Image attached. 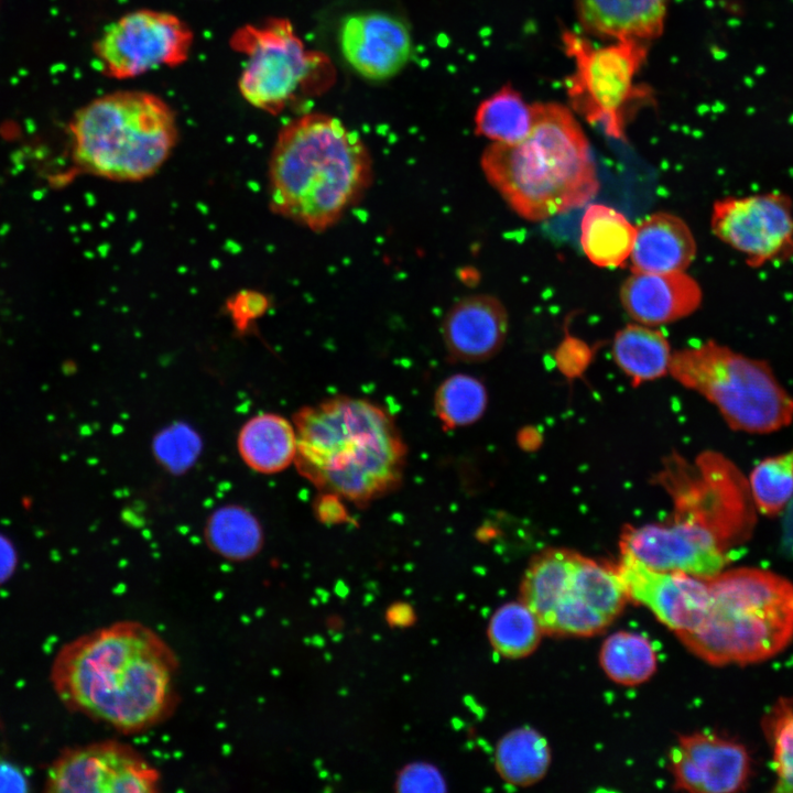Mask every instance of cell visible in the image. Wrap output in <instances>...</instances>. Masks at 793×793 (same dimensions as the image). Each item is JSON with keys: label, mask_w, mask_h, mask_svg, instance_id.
Here are the masks:
<instances>
[{"label": "cell", "mask_w": 793, "mask_h": 793, "mask_svg": "<svg viewBox=\"0 0 793 793\" xmlns=\"http://www.w3.org/2000/svg\"><path fill=\"white\" fill-rule=\"evenodd\" d=\"M714 235L741 253L749 265L793 256V203L780 192L726 197L715 202Z\"/></svg>", "instance_id": "obj_12"}, {"label": "cell", "mask_w": 793, "mask_h": 793, "mask_svg": "<svg viewBox=\"0 0 793 793\" xmlns=\"http://www.w3.org/2000/svg\"><path fill=\"white\" fill-rule=\"evenodd\" d=\"M636 227L620 211L590 205L580 224V243L587 258L601 268H617L630 257Z\"/></svg>", "instance_id": "obj_23"}, {"label": "cell", "mask_w": 793, "mask_h": 793, "mask_svg": "<svg viewBox=\"0 0 793 793\" xmlns=\"http://www.w3.org/2000/svg\"><path fill=\"white\" fill-rule=\"evenodd\" d=\"M199 439L184 427L174 426L162 432L154 442L157 459L173 471L184 470L198 453Z\"/></svg>", "instance_id": "obj_33"}, {"label": "cell", "mask_w": 793, "mask_h": 793, "mask_svg": "<svg viewBox=\"0 0 793 793\" xmlns=\"http://www.w3.org/2000/svg\"><path fill=\"white\" fill-rule=\"evenodd\" d=\"M616 572L627 597L649 608L676 634L695 630L705 619L710 604L707 580L655 571L624 552Z\"/></svg>", "instance_id": "obj_15"}, {"label": "cell", "mask_w": 793, "mask_h": 793, "mask_svg": "<svg viewBox=\"0 0 793 793\" xmlns=\"http://www.w3.org/2000/svg\"><path fill=\"white\" fill-rule=\"evenodd\" d=\"M398 792H445L446 781L435 765L428 762H413L405 765L395 780Z\"/></svg>", "instance_id": "obj_34"}, {"label": "cell", "mask_w": 793, "mask_h": 793, "mask_svg": "<svg viewBox=\"0 0 793 793\" xmlns=\"http://www.w3.org/2000/svg\"><path fill=\"white\" fill-rule=\"evenodd\" d=\"M372 160L340 120L306 113L280 131L269 161L273 213L315 232L340 220L369 188Z\"/></svg>", "instance_id": "obj_3"}, {"label": "cell", "mask_w": 793, "mask_h": 793, "mask_svg": "<svg viewBox=\"0 0 793 793\" xmlns=\"http://www.w3.org/2000/svg\"><path fill=\"white\" fill-rule=\"evenodd\" d=\"M69 128L77 167L116 182H140L154 175L177 140L170 106L144 91L97 98L75 113Z\"/></svg>", "instance_id": "obj_6"}, {"label": "cell", "mask_w": 793, "mask_h": 793, "mask_svg": "<svg viewBox=\"0 0 793 793\" xmlns=\"http://www.w3.org/2000/svg\"><path fill=\"white\" fill-rule=\"evenodd\" d=\"M612 355L634 387L664 377L672 358L670 344L662 332L634 324L616 334Z\"/></svg>", "instance_id": "obj_24"}, {"label": "cell", "mask_w": 793, "mask_h": 793, "mask_svg": "<svg viewBox=\"0 0 793 793\" xmlns=\"http://www.w3.org/2000/svg\"><path fill=\"white\" fill-rule=\"evenodd\" d=\"M534 104L525 101L511 85L484 99L475 113V132L492 142L517 143L530 132Z\"/></svg>", "instance_id": "obj_27"}, {"label": "cell", "mask_w": 793, "mask_h": 793, "mask_svg": "<svg viewBox=\"0 0 793 793\" xmlns=\"http://www.w3.org/2000/svg\"><path fill=\"white\" fill-rule=\"evenodd\" d=\"M177 674L176 653L156 631L120 620L66 643L53 661L51 680L69 710L132 735L174 713Z\"/></svg>", "instance_id": "obj_1"}, {"label": "cell", "mask_w": 793, "mask_h": 793, "mask_svg": "<svg viewBox=\"0 0 793 793\" xmlns=\"http://www.w3.org/2000/svg\"><path fill=\"white\" fill-rule=\"evenodd\" d=\"M627 598L616 571L576 553L544 633L596 634L621 612Z\"/></svg>", "instance_id": "obj_14"}, {"label": "cell", "mask_w": 793, "mask_h": 793, "mask_svg": "<svg viewBox=\"0 0 793 793\" xmlns=\"http://www.w3.org/2000/svg\"><path fill=\"white\" fill-rule=\"evenodd\" d=\"M621 552L650 568L677 572L709 580L725 571L729 550L707 526L691 519L672 523L626 526Z\"/></svg>", "instance_id": "obj_13"}, {"label": "cell", "mask_w": 793, "mask_h": 793, "mask_svg": "<svg viewBox=\"0 0 793 793\" xmlns=\"http://www.w3.org/2000/svg\"><path fill=\"white\" fill-rule=\"evenodd\" d=\"M669 372L711 402L735 431L767 434L793 421V398L769 363L716 341L672 354Z\"/></svg>", "instance_id": "obj_7"}, {"label": "cell", "mask_w": 793, "mask_h": 793, "mask_svg": "<svg viewBox=\"0 0 793 793\" xmlns=\"http://www.w3.org/2000/svg\"><path fill=\"white\" fill-rule=\"evenodd\" d=\"M238 453L252 470L270 475L294 463L297 436L294 424L275 413H261L249 419L237 438Z\"/></svg>", "instance_id": "obj_22"}, {"label": "cell", "mask_w": 793, "mask_h": 793, "mask_svg": "<svg viewBox=\"0 0 793 793\" xmlns=\"http://www.w3.org/2000/svg\"><path fill=\"white\" fill-rule=\"evenodd\" d=\"M338 499L340 498L330 493H323V496L317 499L315 510L321 520L333 523L345 520L344 506Z\"/></svg>", "instance_id": "obj_37"}, {"label": "cell", "mask_w": 793, "mask_h": 793, "mask_svg": "<svg viewBox=\"0 0 793 793\" xmlns=\"http://www.w3.org/2000/svg\"><path fill=\"white\" fill-rule=\"evenodd\" d=\"M293 422L295 467L323 493L363 507L401 485L406 445L393 417L378 404L335 397L301 408Z\"/></svg>", "instance_id": "obj_2"}, {"label": "cell", "mask_w": 793, "mask_h": 793, "mask_svg": "<svg viewBox=\"0 0 793 793\" xmlns=\"http://www.w3.org/2000/svg\"><path fill=\"white\" fill-rule=\"evenodd\" d=\"M487 633L493 650L508 659L528 656L544 634L535 615L521 600L499 607L489 620Z\"/></svg>", "instance_id": "obj_29"}, {"label": "cell", "mask_w": 793, "mask_h": 793, "mask_svg": "<svg viewBox=\"0 0 793 793\" xmlns=\"http://www.w3.org/2000/svg\"><path fill=\"white\" fill-rule=\"evenodd\" d=\"M695 256L691 229L673 214H652L636 228L630 254L632 272H683Z\"/></svg>", "instance_id": "obj_21"}, {"label": "cell", "mask_w": 793, "mask_h": 793, "mask_svg": "<svg viewBox=\"0 0 793 793\" xmlns=\"http://www.w3.org/2000/svg\"><path fill=\"white\" fill-rule=\"evenodd\" d=\"M231 47L246 55L239 91L253 107L279 113L301 95H318L332 86L328 57L305 47L291 22L282 18L239 28Z\"/></svg>", "instance_id": "obj_8"}, {"label": "cell", "mask_w": 793, "mask_h": 793, "mask_svg": "<svg viewBox=\"0 0 793 793\" xmlns=\"http://www.w3.org/2000/svg\"><path fill=\"white\" fill-rule=\"evenodd\" d=\"M562 41L574 62L566 79L571 108L609 137L622 140L634 107L651 98L649 88L636 84L650 43L617 40L595 46L574 31H565Z\"/></svg>", "instance_id": "obj_9"}, {"label": "cell", "mask_w": 793, "mask_h": 793, "mask_svg": "<svg viewBox=\"0 0 793 793\" xmlns=\"http://www.w3.org/2000/svg\"><path fill=\"white\" fill-rule=\"evenodd\" d=\"M676 790L693 793H734L745 790L751 776L747 748L715 732L682 735L670 752Z\"/></svg>", "instance_id": "obj_16"}, {"label": "cell", "mask_w": 793, "mask_h": 793, "mask_svg": "<svg viewBox=\"0 0 793 793\" xmlns=\"http://www.w3.org/2000/svg\"><path fill=\"white\" fill-rule=\"evenodd\" d=\"M480 163L508 205L531 221L582 207L599 189L588 140L572 110L558 102L534 104L528 135L511 144L492 142Z\"/></svg>", "instance_id": "obj_4"}, {"label": "cell", "mask_w": 793, "mask_h": 793, "mask_svg": "<svg viewBox=\"0 0 793 793\" xmlns=\"http://www.w3.org/2000/svg\"><path fill=\"white\" fill-rule=\"evenodd\" d=\"M599 663L613 682L638 685L654 674L656 653L644 636L619 631L604 641L599 652Z\"/></svg>", "instance_id": "obj_28"}, {"label": "cell", "mask_w": 793, "mask_h": 793, "mask_svg": "<svg viewBox=\"0 0 793 793\" xmlns=\"http://www.w3.org/2000/svg\"><path fill=\"white\" fill-rule=\"evenodd\" d=\"M749 488L759 512L780 514L793 498V449L761 460L750 474Z\"/></svg>", "instance_id": "obj_31"}, {"label": "cell", "mask_w": 793, "mask_h": 793, "mask_svg": "<svg viewBox=\"0 0 793 793\" xmlns=\"http://www.w3.org/2000/svg\"><path fill=\"white\" fill-rule=\"evenodd\" d=\"M256 294L247 293V296H249L247 302L245 301V298H240L239 301L241 302V304H237L240 307L232 308V316L239 329L246 328V326L251 319L259 317L265 309V298L259 294L254 301Z\"/></svg>", "instance_id": "obj_36"}, {"label": "cell", "mask_w": 793, "mask_h": 793, "mask_svg": "<svg viewBox=\"0 0 793 793\" xmlns=\"http://www.w3.org/2000/svg\"><path fill=\"white\" fill-rule=\"evenodd\" d=\"M15 567V550L7 537L0 535V585L9 579Z\"/></svg>", "instance_id": "obj_38"}, {"label": "cell", "mask_w": 793, "mask_h": 793, "mask_svg": "<svg viewBox=\"0 0 793 793\" xmlns=\"http://www.w3.org/2000/svg\"><path fill=\"white\" fill-rule=\"evenodd\" d=\"M550 762L546 739L528 726L507 732L496 746V770L504 782L514 786H529L542 780Z\"/></svg>", "instance_id": "obj_25"}, {"label": "cell", "mask_w": 793, "mask_h": 793, "mask_svg": "<svg viewBox=\"0 0 793 793\" xmlns=\"http://www.w3.org/2000/svg\"><path fill=\"white\" fill-rule=\"evenodd\" d=\"M29 783L22 771L0 756V792H26Z\"/></svg>", "instance_id": "obj_35"}, {"label": "cell", "mask_w": 793, "mask_h": 793, "mask_svg": "<svg viewBox=\"0 0 793 793\" xmlns=\"http://www.w3.org/2000/svg\"><path fill=\"white\" fill-rule=\"evenodd\" d=\"M620 301L634 321L656 326L696 311L702 291L698 283L683 272H632L620 289Z\"/></svg>", "instance_id": "obj_19"}, {"label": "cell", "mask_w": 793, "mask_h": 793, "mask_svg": "<svg viewBox=\"0 0 793 793\" xmlns=\"http://www.w3.org/2000/svg\"><path fill=\"white\" fill-rule=\"evenodd\" d=\"M204 536L215 554L232 562L253 558L264 542L258 519L237 504H227L215 510L207 519Z\"/></svg>", "instance_id": "obj_26"}, {"label": "cell", "mask_w": 793, "mask_h": 793, "mask_svg": "<svg viewBox=\"0 0 793 793\" xmlns=\"http://www.w3.org/2000/svg\"><path fill=\"white\" fill-rule=\"evenodd\" d=\"M160 785L159 770L116 739L63 750L45 780V791L54 793H153Z\"/></svg>", "instance_id": "obj_11"}, {"label": "cell", "mask_w": 793, "mask_h": 793, "mask_svg": "<svg viewBox=\"0 0 793 793\" xmlns=\"http://www.w3.org/2000/svg\"><path fill=\"white\" fill-rule=\"evenodd\" d=\"M487 404L485 384L470 374L457 373L446 378L434 395L435 413L441 423L449 430L479 421Z\"/></svg>", "instance_id": "obj_30"}, {"label": "cell", "mask_w": 793, "mask_h": 793, "mask_svg": "<svg viewBox=\"0 0 793 793\" xmlns=\"http://www.w3.org/2000/svg\"><path fill=\"white\" fill-rule=\"evenodd\" d=\"M786 514L783 523V545L787 551L793 553V498L787 504Z\"/></svg>", "instance_id": "obj_39"}, {"label": "cell", "mask_w": 793, "mask_h": 793, "mask_svg": "<svg viewBox=\"0 0 793 793\" xmlns=\"http://www.w3.org/2000/svg\"><path fill=\"white\" fill-rule=\"evenodd\" d=\"M191 29L167 12L138 10L108 25L95 44L106 75L122 79L187 59Z\"/></svg>", "instance_id": "obj_10"}, {"label": "cell", "mask_w": 793, "mask_h": 793, "mask_svg": "<svg viewBox=\"0 0 793 793\" xmlns=\"http://www.w3.org/2000/svg\"><path fill=\"white\" fill-rule=\"evenodd\" d=\"M761 725L771 749L773 791L793 793V698H779L767 710Z\"/></svg>", "instance_id": "obj_32"}, {"label": "cell", "mask_w": 793, "mask_h": 793, "mask_svg": "<svg viewBox=\"0 0 793 793\" xmlns=\"http://www.w3.org/2000/svg\"><path fill=\"white\" fill-rule=\"evenodd\" d=\"M574 4L588 34L650 43L663 32L669 0H574Z\"/></svg>", "instance_id": "obj_20"}, {"label": "cell", "mask_w": 793, "mask_h": 793, "mask_svg": "<svg viewBox=\"0 0 793 793\" xmlns=\"http://www.w3.org/2000/svg\"><path fill=\"white\" fill-rule=\"evenodd\" d=\"M710 604L698 628L677 633L696 656L715 665H750L793 640V583L756 567L723 571L707 580Z\"/></svg>", "instance_id": "obj_5"}, {"label": "cell", "mask_w": 793, "mask_h": 793, "mask_svg": "<svg viewBox=\"0 0 793 793\" xmlns=\"http://www.w3.org/2000/svg\"><path fill=\"white\" fill-rule=\"evenodd\" d=\"M509 317L504 305L489 294H472L455 302L442 323V338L452 360L478 363L502 348Z\"/></svg>", "instance_id": "obj_18"}, {"label": "cell", "mask_w": 793, "mask_h": 793, "mask_svg": "<svg viewBox=\"0 0 793 793\" xmlns=\"http://www.w3.org/2000/svg\"><path fill=\"white\" fill-rule=\"evenodd\" d=\"M338 40L349 66L371 80L394 76L412 54V39L406 24L381 11L348 15L340 25Z\"/></svg>", "instance_id": "obj_17"}]
</instances>
